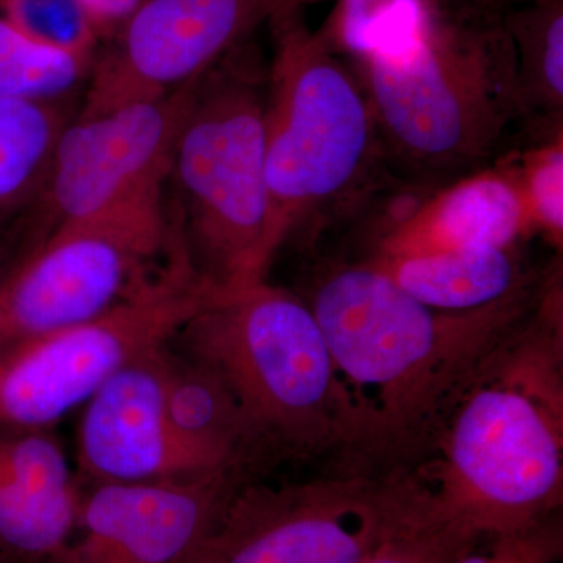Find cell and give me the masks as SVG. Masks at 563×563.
Segmentation results:
<instances>
[{"instance_id":"cell-1","label":"cell","mask_w":563,"mask_h":563,"mask_svg":"<svg viewBox=\"0 0 563 563\" xmlns=\"http://www.w3.org/2000/svg\"><path fill=\"white\" fill-rule=\"evenodd\" d=\"M543 280L503 301L444 312L361 262L329 263L309 299L333 362L373 422L377 457H417L506 340L532 313Z\"/></svg>"},{"instance_id":"cell-18","label":"cell","mask_w":563,"mask_h":563,"mask_svg":"<svg viewBox=\"0 0 563 563\" xmlns=\"http://www.w3.org/2000/svg\"><path fill=\"white\" fill-rule=\"evenodd\" d=\"M528 144L563 135V0H528L507 11Z\"/></svg>"},{"instance_id":"cell-24","label":"cell","mask_w":563,"mask_h":563,"mask_svg":"<svg viewBox=\"0 0 563 563\" xmlns=\"http://www.w3.org/2000/svg\"><path fill=\"white\" fill-rule=\"evenodd\" d=\"M479 533L437 512L395 537L358 563H457L483 540Z\"/></svg>"},{"instance_id":"cell-11","label":"cell","mask_w":563,"mask_h":563,"mask_svg":"<svg viewBox=\"0 0 563 563\" xmlns=\"http://www.w3.org/2000/svg\"><path fill=\"white\" fill-rule=\"evenodd\" d=\"M195 81L157 101L63 128L44 184L60 222L168 199L174 146Z\"/></svg>"},{"instance_id":"cell-7","label":"cell","mask_w":563,"mask_h":563,"mask_svg":"<svg viewBox=\"0 0 563 563\" xmlns=\"http://www.w3.org/2000/svg\"><path fill=\"white\" fill-rule=\"evenodd\" d=\"M435 512L428 485L398 470L239 488L179 563H358Z\"/></svg>"},{"instance_id":"cell-10","label":"cell","mask_w":563,"mask_h":563,"mask_svg":"<svg viewBox=\"0 0 563 563\" xmlns=\"http://www.w3.org/2000/svg\"><path fill=\"white\" fill-rule=\"evenodd\" d=\"M287 16L284 0H147L92 62L79 120L173 95Z\"/></svg>"},{"instance_id":"cell-8","label":"cell","mask_w":563,"mask_h":563,"mask_svg":"<svg viewBox=\"0 0 563 563\" xmlns=\"http://www.w3.org/2000/svg\"><path fill=\"white\" fill-rule=\"evenodd\" d=\"M218 295L176 242L165 266L95 320L0 347V426L60 420L125 365L172 343Z\"/></svg>"},{"instance_id":"cell-13","label":"cell","mask_w":563,"mask_h":563,"mask_svg":"<svg viewBox=\"0 0 563 563\" xmlns=\"http://www.w3.org/2000/svg\"><path fill=\"white\" fill-rule=\"evenodd\" d=\"M168 346L125 365L85 404L81 466L101 484L154 483L233 470L199 453L174 431L165 404Z\"/></svg>"},{"instance_id":"cell-17","label":"cell","mask_w":563,"mask_h":563,"mask_svg":"<svg viewBox=\"0 0 563 563\" xmlns=\"http://www.w3.org/2000/svg\"><path fill=\"white\" fill-rule=\"evenodd\" d=\"M166 415L174 431L228 468L240 470L258 451L231 390L201 363L166 350Z\"/></svg>"},{"instance_id":"cell-25","label":"cell","mask_w":563,"mask_h":563,"mask_svg":"<svg viewBox=\"0 0 563 563\" xmlns=\"http://www.w3.org/2000/svg\"><path fill=\"white\" fill-rule=\"evenodd\" d=\"M488 539L485 550H479V542L457 563H558L562 559V523L555 514L523 531Z\"/></svg>"},{"instance_id":"cell-20","label":"cell","mask_w":563,"mask_h":563,"mask_svg":"<svg viewBox=\"0 0 563 563\" xmlns=\"http://www.w3.org/2000/svg\"><path fill=\"white\" fill-rule=\"evenodd\" d=\"M432 0H335L314 35L343 60L398 49L417 36Z\"/></svg>"},{"instance_id":"cell-23","label":"cell","mask_w":563,"mask_h":563,"mask_svg":"<svg viewBox=\"0 0 563 563\" xmlns=\"http://www.w3.org/2000/svg\"><path fill=\"white\" fill-rule=\"evenodd\" d=\"M0 14L29 40L66 54L95 57L101 38L80 0H0Z\"/></svg>"},{"instance_id":"cell-26","label":"cell","mask_w":563,"mask_h":563,"mask_svg":"<svg viewBox=\"0 0 563 563\" xmlns=\"http://www.w3.org/2000/svg\"><path fill=\"white\" fill-rule=\"evenodd\" d=\"M101 36L114 33L147 0H80Z\"/></svg>"},{"instance_id":"cell-31","label":"cell","mask_w":563,"mask_h":563,"mask_svg":"<svg viewBox=\"0 0 563 563\" xmlns=\"http://www.w3.org/2000/svg\"><path fill=\"white\" fill-rule=\"evenodd\" d=\"M0 563H3V562H2V559H0Z\"/></svg>"},{"instance_id":"cell-30","label":"cell","mask_w":563,"mask_h":563,"mask_svg":"<svg viewBox=\"0 0 563 563\" xmlns=\"http://www.w3.org/2000/svg\"><path fill=\"white\" fill-rule=\"evenodd\" d=\"M7 272H9V269H3L2 265H0V282H2L3 276H5Z\"/></svg>"},{"instance_id":"cell-15","label":"cell","mask_w":563,"mask_h":563,"mask_svg":"<svg viewBox=\"0 0 563 563\" xmlns=\"http://www.w3.org/2000/svg\"><path fill=\"white\" fill-rule=\"evenodd\" d=\"M81 496L44 429L0 426V559L46 563L76 528Z\"/></svg>"},{"instance_id":"cell-29","label":"cell","mask_w":563,"mask_h":563,"mask_svg":"<svg viewBox=\"0 0 563 563\" xmlns=\"http://www.w3.org/2000/svg\"><path fill=\"white\" fill-rule=\"evenodd\" d=\"M328 2V0H301V7L313 5V3Z\"/></svg>"},{"instance_id":"cell-9","label":"cell","mask_w":563,"mask_h":563,"mask_svg":"<svg viewBox=\"0 0 563 563\" xmlns=\"http://www.w3.org/2000/svg\"><path fill=\"white\" fill-rule=\"evenodd\" d=\"M173 244L168 203L58 222L0 282V347L95 320L150 280Z\"/></svg>"},{"instance_id":"cell-21","label":"cell","mask_w":563,"mask_h":563,"mask_svg":"<svg viewBox=\"0 0 563 563\" xmlns=\"http://www.w3.org/2000/svg\"><path fill=\"white\" fill-rule=\"evenodd\" d=\"M92 62L36 44L0 14V101L54 103L90 76Z\"/></svg>"},{"instance_id":"cell-4","label":"cell","mask_w":563,"mask_h":563,"mask_svg":"<svg viewBox=\"0 0 563 563\" xmlns=\"http://www.w3.org/2000/svg\"><path fill=\"white\" fill-rule=\"evenodd\" d=\"M176 339L231 390L258 450L376 454L373 422L302 298L268 282L220 292Z\"/></svg>"},{"instance_id":"cell-6","label":"cell","mask_w":563,"mask_h":563,"mask_svg":"<svg viewBox=\"0 0 563 563\" xmlns=\"http://www.w3.org/2000/svg\"><path fill=\"white\" fill-rule=\"evenodd\" d=\"M440 512L481 537L523 531L562 503V401L512 376L483 377L442 433Z\"/></svg>"},{"instance_id":"cell-12","label":"cell","mask_w":563,"mask_h":563,"mask_svg":"<svg viewBox=\"0 0 563 563\" xmlns=\"http://www.w3.org/2000/svg\"><path fill=\"white\" fill-rule=\"evenodd\" d=\"M236 474L101 484L80 499L73 536L46 563H179L239 490Z\"/></svg>"},{"instance_id":"cell-2","label":"cell","mask_w":563,"mask_h":563,"mask_svg":"<svg viewBox=\"0 0 563 563\" xmlns=\"http://www.w3.org/2000/svg\"><path fill=\"white\" fill-rule=\"evenodd\" d=\"M346 62L368 98L387 168L404 187H446L528 143L503 20L457 18L432 2L415 38Z\"/></svg>"},{"instance_id":"cell-28","label":"cell","mask_w":563,"mask_h":563,"mask_svg":"<svg viewBox=\"0 0 563 563\" xmlns=\"http://www.w3.org/2000/svg\"><path fill=\"white\" fill-rule=\"evenodd\" d=\"M284 5L287 14L298 13L302 10L301 0H284Z\"/></svg>"},{"instance_id":"cell-27","label":"cell","mask_w":563,"mask_h":563,"mask_svg":"<svg viewBox=\"0 0 563 563\" xmlns=\"http://www.w3.org/2000/svg\"><path fill=\"white\" fill-rule=\"evenodd\" d=\"M437 9L457 18L503 20L504 14L528 0H432Z\"/></svg>"},{"instance_id":"cell-22","label":"cell","mask_w":563,"mask_h":563,"mask_svg":"<svg viewBox=\"0 0 563 563\" xmlns=\"http://www.w3.org/2000/svg\"><path fill=\"white\" fill-rule=\"evenodd\" d=\"M512 165L533 233L553 246L563 240V135L536 141L504 158Z\"/></svg>"},{"instance_id":"cell-16","label":"cell","mask_w":563,"mask_h":563,"mask_svg":"<svg viewBox=\"0 0 563 563\" xmlns=\"http://www.w3.org/2000/svg\"><path fill=\"white\" fill-rule=\"evenodd\" d=\"M523 243L476 244L418 257H366L407 295L432 309L470 312L509 298L537 282Z\"/></svg>"},{"instance_id":"cell-14","label":"cell","mask_w":563,"mask_h":563,"mask_svg":"<svg viewBox=\"0 0 563 563\" xmlns=\"http://www.w3.org/2000/svg\"><path fill=\"white\" fill-rule=\"evenodd\" d=\"M374 217L369 257H418L476 244L523 243L536 235L512 165L492 168L437 188H404Z\"/></svg>"},{"instance_id":"cell-5","label":"cell","mask_w":563,"mask_h":563,"mask_svg":"<svg viewBox=\"0 0 563 563\" xmlns=\"http://www.w3.org/2000/svg\"><path fill=\"white\" fill-rule=\"evenodd\" d=\"M268 65L252 40L195 81L174 146L169 220L220 292L266 280L274 257L266 184Z\"/></svg>"},{"instance_id":"cell-3","label":"cell","mask_w":563,"mask_h":563,"mask_svg":"<svg viewBox=\"0 0 563 563\" xmlns=\"http://www.w3.org/2000/svg\"><path fill=\"white\" fill-rule=\"evenodd\" d=\"M266 91V184L274 254L365 220L401 190L385 163L372 107L350 63L331 54L301 11L273 21Z\"/></svg>"},{"instance_id":"cell-19","label":"cell","mask_w":563,"mask_h":563,"mask_svg":"<svg viewBox=\"0 0 563 563\" xmlns=\"http://www.w3.org/2000/svg\"><path fill=\"white\" fill-rule=\"evenodd\" d=\"M63 128L54 103L0 101V224L46 184Z\"/></svg>"}]
</instances>
